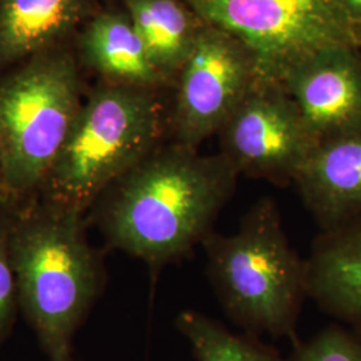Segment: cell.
<instances>
[{
	"label": "cell",
	"instance_id": "1",
	"mask_svg": "<svg viewBox=\"0 0 361 361\" xmlns=\"http://www.w3.org/2000/svg\"><path fill=\"white\" fill-rule=\"evenodd\" d=\"M237 178L221 154L159 145L98 198L97 222L109 245L159 269L205 240Z\"/></svg>",
	"mask_w": 361,
	"mask_h": 361
},
{
	"label": "cell",
	"instance_id": "2",
	"mask_svg": "<svg viewBox=\"0 0 361 361\" xmlns=\"http://www.w3.org/2000/svg\"><path fill=\"white\" fill-rule=\"evenodd\" d=\"M18 304L49 361H75L73 340L102 285L86 216L34 197L13 207L10 229Z\"/></svg>",
	"mask_w": 361,
	"mask_h": 361
},
{
	"label": "cell",
	"instance_id": "3",
	"mask_svg": "<svg viewBox=\"0 0 361 361\" xmlns=\"http://www.w3.org/2000/svg\"><path fill=\"white\" fill-rule=\"evenodd\" d=\"M166 128L154 90L107 83L83 104L39 200L87 216L98 198L159 146Z\"/></svg>",
	"mask_w": 361,
	"mask_h": 361
},
{
	"label": "cell",
	"instance_id": "4",
	"mask_svg": "<svg viewBox=\"0 0 361 361\" xmlns=\"http://www.w3.org/2000/svg\"><path fill=\"white\" fill-rule=\"evenodd\" d=\"M207 273L225 313L250 335L296 337L307 293L305 261L289 244L271 198L256 202L233 234L202 241Z\"/></svg>",
	"mask_w": 361,
	"mask_h": 361
},
{
	"label": "cell",
	"instance_id": "5",
	"mask_svg": "<svg viewBox=\"0 0 361 361\" xmlns=\"http://www.w3.org/2000/svg\"><path fill=\"white\" fill-rule=\"evenodd\" d=\"M80 107L66 56L40 58L0 82V152L15 205L37 197Z\"/></svg>",
	"mask_w": 361,
	"mask_h": 361
},
{
	"label": "cell",
	"instance_id": "6",
	"mask_svg": "<svg viewBox=\"0 0 361 361\" xmlns=\"http://www.w3.org/2000/svg\"><path fill=\"white\" fill-rule=\"evenodd\" d=\"M197 15L240 40L259 77L281 83L312 54L332 46L361 50V35L340 0H186Z\"/></svg>",
	"mask_w": 361,
	"mask_h": 361
},
{
	"label": "cell",
	"instance_id": "7",
	"mask_svg": "<svg viewBox=\"0 0 361 361\" xmlns=\"http://www.w3.org/2000/svg\"><path fill=\"white\" fill-rule=\"evenodd\" d=\"M259 78L256 61L245 46L205 23L176 77L168 118L173 142L198 149L219 134Z\"/></svg>",
	"mask_w": 361,
	"mask_h": 361
},
{
	"label": "cell",
	"instance_id": "8",
	"mask_svg": "<svg viewBox=\"0 0 361 361\" xmlns=\"http://www.w3.org/2000/svg\"><path fill=\"white\" fill-rule=\"evenodd\" d=\"M221 153L238 176L277 185L296 180L319 146L279 82L259 78L219 131Z\"/></svg>",
	"mask_w": 361,
	"mask_h": 361
},
{
	"label": "cell",
	"instance_id": "9",
	"mask_svg": "<svg viewBox=\"0 0 361 361\" xmlns=\"http://www.w3.org/2000/svg\"><path fill=\"white\" fill-rule=\"evenodd\" d=\"M281 85L320 143L361 131L360 50L332 46L292 67Z\"/></svg>",
	"mask_w": 361,
	"mask_h": 361
},
{
	"label": "cell",
	"instance_id": "10",
	"mask_svg": "<svg viewBox=\"0 0 361 361\" xmlns=\"http://www.w3.org/2000/svg\"><path fill=\"white\" fill-rule=\"evenodd\" d=\"M295 183L323 231L361 219V131L320 143Z\"/></svg>",
	"mask_w": 361,
	"mask_h": 361
},
{
	"label": "cell",
	"instance_id": "11",
	"mask_svg": "<svg viewBox=\"0 0 361 361\" xmlns=\"http://www.w3.org/2000/svg\"><path fill=\"white\" fill-rule=\"evenodd\" d=\"M307 293L361 332V219L323 231L305 259Z\"/></svg>",
	"mask_w": 361,
	"mask_h": 361
},
{
	"label": "cell",
	"instance_id": "12",
	"mask_svg": "<svg viewBox=\"0 0 361 361\" xmlns=\"http://www.w3.org/2000/svg\"><path fill=\"white\" fill-rule=\"evenodd\" d=\"M83 52L109 83L154 90L166 82L152 63L128 13L98 15L85 32Z\"/></svg>",
	"mask_w": 361,
	"mask_h": 361
},
{
	"label": "cell",
	"instance_id": "13",
	"mask_svg": "<svg viewBox=\"0 0 361 361\" xmlns=\"http://www.w3.org/2000/svg\"><path fill=\"white\" fill-rule=\"evenodd\" d=\"M152 63L162 77L176 79L205 22L186 0H123Z\"/></svg>",
	"mask_w": 361,
	"mask_h": 361
},
{
	"label": "cell",
	"instance_id": "14",
	"mask_svg": "<svg viewBox=\"0 0 361 361\" xmlns=\"http://www.w3.org/2000/svg\"><path fill=\"white\" fill-rule=\"evenodd\" d=\"M85 4L86 0H0V59L25 58L62 38Z\"/></svg>",
	"mask_w": 361,
	"mask_h": 361
},
{
	"label": "cell",
	"instance_id": "15",
	"mask_svg": "<svg viewBox=\"0 0 361 361\" xmlns=\"http://www.w3.org/2000/svg\"><path fill=\"white\" fill-rule=\"evenodd\" d=\"M194 361H285L255 335H235L202 313L185 310L176 320Z\"/></svg>",
	"mask_w": 361,
	"mask_h": 361
},
{
	"label": "cell",
	"instance_id": "16",
	"mask_svg": "<svg viewBox=\"0 0 361 361\" xmlns=\"http://www.w3.org/2000/svg\"><path fill=\"white\" fill-rule=\"evenodd\" d=\"M285 361H361V332L331 325L296 344Z\"/></svg>",
	"mask_w": 361,
	"mask_h": 361
},
{
	"label": "cell",
	"instance_id": "17",
	"mask_svg": "<svg viewBox=\"0 0 361 361\" xmlns=\"http://www.w3.org/2000/svg\"><path fill=\"white\" fill-rule=\"evenodd\" d=\"M15 207H0V345L13 329L18 307L16 284L10 257V229Z\"/></svg>",
	"mask_w": 361,
	"mask_h": 361
},
{
	"label": "cell",
	"instance_id": "18",
	"mask_svg": "<svg viewBox=\"0 0 361 361\" xmlns=\"http://www.w3.org/2000/svg\"><path fill=\"white\" fill-rule=\"evenodd\" d=\"M352 25L361 35V0H340Z\"/></svg>",
	"mask_w": 361,
	"mask_h": 361
},
{
	"label": "cell",
	"instance_id": "19",
	"mask_svg": "<svg viewBox=\"0 0 361 361\" xmlns=\"http://www.w3.org/2000/svg\"><path fill=\"white\" fill-rule=\"evenodd\" d=\"M0 198H1V200H4V201H7V202H10V204H13V205H15L13 201H11L10 195H8V192H7L6 178H4V166H3V157H1V152H0Z\"/></svg>",
	"mask_w": 361,
	"mask_h": 361
},
{
	"label": "cell",
	"instance_id": "20",
	"mask_svg": "<svg viewBox=\"0 0 361 361\" xmlns=\"http://www.w3.org/2000/svg\"><path fill=\"white\" fill-rule=\"evenodd\" d=\"M7 205H13V204H10V202H7V201L0 198V207H7Z\"/></svg>",
	"mask_w": 361,
	"mask_h": 361
}]
</instances>
